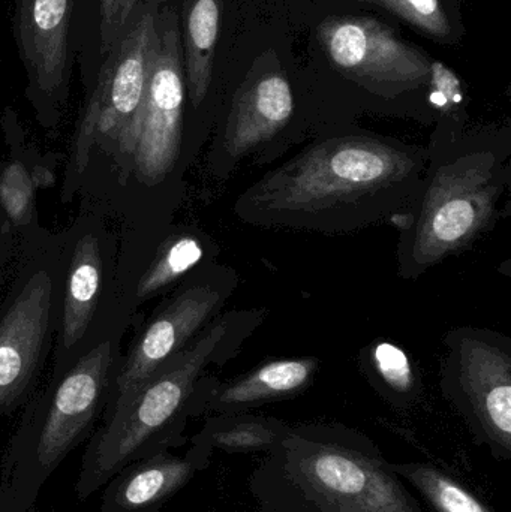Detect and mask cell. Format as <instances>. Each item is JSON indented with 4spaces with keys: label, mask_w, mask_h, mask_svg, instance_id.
Segmentation results:
<instances>
[{
    "label": "cell",
    "mask_w": 511,
    "mask_h": 512,
    "mask_svg": "<svg viewBox=\"0 0 511 512\" xmlns=\"http://www.w3.org/2000/svg\"><path fill=\"white\" fill-rule=\"evenodd\" d=\"M419 188L390 221L399 233V279L414 282L491 233L509 210L511 140L507 135L438 131Z\"/></svg>",
    "instance_id": "cell-2"
},
{
    "label": "cell",
    "mask_w": 511,
    "mask_h": 512,
    "mask_svg": "<svg viewBox=\"0 0 511 512\" xmlns=\"http://www.w3.org/2000/svg\"><path fill=\"white\" fill-rule=\"evenodd\" d=\"M266 310L221 313L182 351L105 412L87 441L75 493L87 501L129 463L188 442L192 397L213 367L227 366L261 327Z\"/></svg>",
    "instance_id": "cell-3"
},
{
    "label": "cell",
    "mask_w": 511,
    "mask_h": 512,
    "mask_svg": "<svg viewBox=\"0 0 511 512\" xmlns=\"http://www.w3.org/2000/svg\"><path fill=\"white\" fill-rule=\"evenodd\" d=\"M288 427L290 424L281 418L252 412L210 415L206 417L200 432L189 439V444L209 460H212L215 451L266 456L285 435Z\"/></svg>",
    "instance_id": "cell-18"
},
{
    "label": "cell",
    "mask_w": 511,
    "mask_h": 512,
    "mask_svg": "<svg viewBox=\"0 0 511 512\" xmlns=\"http://www.w3.org/2000/svg\"><path fill=\"white\" fill-rule=\"evenodd\" d=\"M0 512H35V507L18 501L8 487L0 484Z\"/></svg>",
    "instance_id": "cell-26"
},
{
    "label": "cell",
    "mask_w": 511,
    "mask_h": 512,
    "mask_svg": "<svg viewBox=\"0 0 511 512\" xmlns=\"http://www.w3.org/2000/svg\"><path fill=\"white\" fill-rule=\"evenodd\" d=\"M429 87H431L429 102L446 116L452 117V113H455L456 108L461 107L464 102L461 80L444 63H431Z\"/></svg>",
    "instance_id": "cell-24"
},
{
    "label": "cell",
    "mask_w": 511,
    "mask_h": 512,
    "mask_svg": "<svg viewBox=\"0 0 511 512\" xmlns=\"http://www.w3.org/2000/svg\"><path fill=\"white\" fill-rule=\"evenodd\" d=\"M258 512H428L374 439L339 423L288 427L255 466Z\"/></svg>",
    "instance_id": "cell-4"
},
{
    "label": "cell",
    "mask_w": 511,
    "mask_h": 512,
    "mask_svg": "<svg viewBox=\"0 0 511 512\" xmlns=\"http://www.w3.org/2000/svg\"><path fill=\"white\" fill-rule=\"evenodd\" d=\"M209 465L191 445L185 456L164 451L135 460L102 487L99 512H158Z\"/></svg>",
    "instance_id": "cell-17"
},
{
    "label": "cell",
    "mask_w": 511,
    "mask_h": 512,
    "mask_svg": "<svg viewBox=\"0 0 511 512\" xmlns=\"http://www.w3.org/2000/svg\"><path fill=\"white\" fill-rule=\"evenodd\" d=\"M59 233L42 227L17 239V256L0 300V420L38 391L51 361L60 310Z\"/></svg>",
    "instance_id": "cell-8"
},
{
    "label": "cell",
    "mask_w": 511,
    "mask_h": 512,
    "mask_svg": "<svg viewBox=\"0 0 511 512\" xmlns=\"http://www.w3.org/2000/svg\"><path fill=\"white\" fill-rule=\"evenodd\" d=\"M216 240L195 224L174 222L150 239L119 242L117 283L132 319L146 304L165 297L185 277L218 261Z\"/></svg>",
    "instance_id": "cell-13"
},
{
    "label": "cell",
    "mask_w": 511,
    "mask_h": 512,
    "mask_svg": "<svg viewBox=\"0 0 511 512\" xmlns=\"http://www.w3.org/2000/svg\"><path fill=\"white\" fill-rule=\"evenodd\" d=\"M239 283L236 268L215 261L192 271L162 297L120 358L105 412L143 384L224 313Z\"/></svg>",
    "instance_id": "cell-10"
},
{
    "label": "cell",
    "mask_w": 511,
    "mask_h": 512,
    "mask_svg": "<svg viewBox=\"0 0 511 512\" xmlns=\"http://www.w3.org/2000/svg\"><path fill=\"white\" fill-rule=\"evenodd\" d=\"M2 129L9 155L0 165V204L15 236L23 239L44 227L39 221L38 191L56 185L59 156L42 155L9 108L3 114Z\"/></svg>",
    "instance_id": "cell-16"
},
{
    "label": "cell",
    "mask_w": 511,
    "mask_h": 512,
    "mask_svg": "<svg viewBox=\"0 0 511 512\" xmlns=\"http://www.w3.org/2000/svg\"><path fill=\"white\" fill-rule=\"evenodd\" d=\"M360 367L369 384L393 408L410 409L422 397V381L404 349L395 343H372L360 354Z\"/></svg>",
    "instance_id": "cell-20"
},
{
    "label": "cell",
    "mask_w": 511,
    "mask_h": 512,
    "mask_svg": "<svg viewBox=\"0 0 511 512\" xmlns=\"http://www.w3.org/2000/svg\"><path fill=\"white\" fill-rule=\"evenodd\" d=\"M72 11L74 0H18L15 21L29 78L27 98L47 131L59 126L68 99Z\"/></svg>",
    "instance_id": "cell-14"
},
{
    "label": "cell",
    "mask_w": 511,
    "mask_h": 512,
    "mask_svg": "<svg viewBox=\"0 0 511 512\" xmlns=\"http://www.w3.org/2000/svg\"><path fill=\"white\" fill-rule=\"evenodd\" d=\"M161 0L146 101L125 170L98 203L117 237L162 233L176 222L192 168L185 153L186 81L179 15Z\"/></svg>",
    "instance_id": "cell-5"
},
{
    "label": "cell",
    "mask_w": 511,
    "mask_h": 512,
    "mask_svg": "<svg viewBox=\"0 0 511 512\" xmlns=\"http://www.w3.org/2000/svg\"><path fill=\"white\" fill-rule=\"evenodd\" d=\"M59 240L60 310L50 376L65 372L105 340L125 337L134 325L117 283L119 240L113 221L99 207L80 201Z\"/></svg>",
    "instance_id": "cell-7"
},
{
    "label": "cell",
    "mask_w": 511,
    "mask_h": 512,
    "mask_svg": "<svg viewBox=\"0 0 511 512\" xmlns=\"http://www.w3.org/2000/svg\"><path fill=\"white\" fill-rule=\"evenodd\" d=\"M222 0H183L185 18L186 96L192 113H200L212 86L213 62Z\"/></svg>",
    "instance_id": "cell-19"
},
{
    "label": "cell",
    "mask_w": 511,
    "mask_h": 512,
    "mask_svg": "<svg viewBox=\"0 0 511 512\" xmlns=\"http://www.w3.org/2000/svg\"><path fill=\"white\" fill-rule=\"evenodd\" d=\"M320 39L336 69L381 98H398L428 81V57L381 21L329 18Z\"/></svg>",
    "instance_id": "cell-12"
},
{
    "label": "cell",
    "mask_w": 511,
    "mask_h": 512,
    "mask_svg": "<svg viewBox=\"0 0 511 512\" xmlns=\"http://www.w3.org/2000/svg\"><path fill=\"white\" fill-rule=\"evenodd\" d=\"M213 512H216V511H213Z\"/></svg>",
    "instance_id": "cell-27"
},
{
    "label": "cell",
    "mask_w": 511,
    "mask_h": 512,
    "mask_svg": "<svg viewBox=\"0 0 511 512\" xmlns=\"http://www.w3.org/2000/svg\"><path fill=\"white\" fill-rule=\"evenodd\" d=\"M143 0H101L99 2V36L101 51L107 54L125 35Z\"/></svg>",
    "instance_id": "cell-23"
},
{
    "label": "cell",
    "mask_w": 511,
    "mask_h": 512,
    "mask_svg": "<svg viewBox=\"0 0 511 512\" xmlns=\"http://www.w3.org/2000/svg\"><path fill=\"white\" fill-rule=\"evenodd\" d=\"M392 471L413 487L434 512H495L458 478L432 463H390Z\"/></svg>",
    "instance_id": "cell-21"
},
{
    "label": "cell",
    "mask_w": 511,
    "mask_h": 512,
    "mask_svg": "<svg viewBox=\"0 0 511 512\" xmlns=\"http://www.w3.org/2000/svg\"><path fill=\"white\" fill-rule=\"evenodd\" d=\"M15 256H17V236L0 204V300L14 268Z\"/></svg>",
    "instance_id": "cell-25"
},
{
    "label": "cell",
    "mask_w": 511,
    "mask_h": 512,
    "mask_svg": "<svg viewBox=\"0 0 511 512\" xmlns=\"http://www.w3.org/2000/svg\"><path fill=\"white\" fill-rule=\"evenodd\" d=\"M389 9L411 26L435 39L452 35L449 17L440 0H369Z\"/></svg>",
    "instance_id": "cell-22"
},
{
    "label": "cell",
    "mask_w": 511,
    "mask_h": 512,
    "mask_svg": "<svg viewBox=\"0 0 511 512\" xmlns=\"http://www.w3.org/2000/svg\"><path fill=\"white\" fill-rule=\"evenodd\" d=\"M440 390L474 441L498 462L511 460V339L491 328L447 331Z\"/></svg>",
    "instance_id": "cell-9"
},
{
    "label": "cell",
    "mask_w": 511,
    "mask_h": 512,
    "mask_svg": "<svg viewBox=\"0 0 511 512\" xmlns=\"http://www.w3.org/2000/svg\"><path fill=\"white\" fill-rule=\"evenodd\" d=\"M318 370V358L293 357L266 361L228 381L207 373L192 397V420L251 412L269 403L294 399L311 387Z\"/></svg>",
    "instance_id": "cell-15"
},
{
    "label": "cell",
    "mask_w": 511,
    "mask_h": 512,
    "mask_svg": "<svg viewBox=\"0 0 511 512\" xmlns=\"http://www.w3.org/2000/svg\"><path fill=\"white\" fill-rule=\"evenodd\" d=\"M306 135L297 128V101L279 71L254 75L240 86L204 156V171L216 185L243 168L282 161Z\"/></svg>",
    "instance_id": "cell-11"
},
{
    "label": "cell",
    "mask_w": 511,
    "mask_h": 512,
    "mask_svg": "<svg viewBox=\"0 0 511 512\" xmlns=\"http://www.w3.org/2000/svg\"><path fill=\"white\" fill-rule=\"evenodd\" d=\"M122 342L123 337L105 340L65 372L48 376L23 406L3 460L2 484L18 501L35 507L45 483L95 432L119 369Z\"/></svg>",
    "instance_id": "cell-6"
},
{
    "label": "cell",
    "mask_w": 511,
    "mask_h": 512,
    "mask_svg": "<svg viewBox=\"0 0 511 512\" xmlns=\"http://www.w3.org/2000/svg\"><path fill=\"white\" fill-rule=\"evenodd\" d=\"M426 147L360 129L321 132L246 186L237 221L263 230L342 236L390 224L419 188Z\"/></svg>",
    "instance_id": "cell-1"
}]
</instances>
